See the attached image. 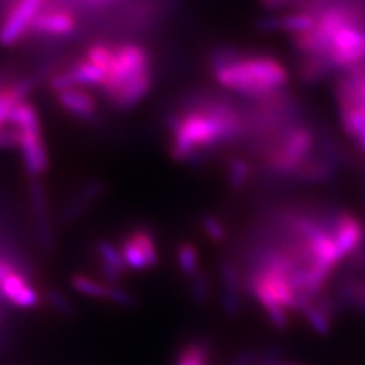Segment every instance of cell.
<instances>
[{
  "instance_id": "19",
  "label": "cell",
  "mask_w": 365,
  "mask_h": 365,
  "mask_svg": "<svg viewBox=\"0 0 365 365\" xmlns=\"http://www.w3.org/2000/svg\"><path fill=\"white\" fill-rule=\"evenodd\" d=\"M130 235L135 241V244L140 247L150 269L155 268L160 262V255H158L154 232H151L150 228L142 227V228H134L133 232H130Z\"/></svg>"
},
{
  "instance_id": "16",
  "label": "cell",
  "mask_w": 365,
  "mask_h": 365,
  "mask_svg": "<svg viewBox=\"0 0 365 365\" xmlns=\"http://www.w3.org/2000/svg\"><path fill=\"white\" fill-rule=\"evenodd\" d=\"M95 250L99 257V265L114 268L123 274L128 271V267L125 264L123 256H122L120 247H118L114 242L107 241V239H101V241L95 244Z\"/></svg>"
},
{
  "instance_id": "33",
  "label": "cell",
  "mask_w": 365,
  "mask_h": 365,
  "mask_svg": "<svg viewBox=\"0 0 365 365\" xmlns=\"http://www.w3.org/2000/svg\"><path fill=\"white\" fill-rule=\"evenodd\" d=\"M276 365H292V364H284V362H279V364H276Z\"/></svg>"
},
{
  "instance_id": "32",
  "label": "cell",
  "mask_w": 365,
  "mask_h": 365,
  "mask_svg": "<svg viewBox=\"0 0 365 365\" xmlns=\"http://www.w3.org/2000/svg\"><path fill=\"white\" fill-rule=\"evenodd\" d=\"M87 2L91 5H106V4L113 2V0H87Z\"/></svg>"
},
{
  "instance_id": "30",
  "label": "cell",
  "mask_w": 365,
  "mask_h": 365,
  "mask_svg": "<svg viewBox=\"0 0 365 365\" xmlns=\"http://www.w3.org/2000/svg\"><path fill=\"white\" fill-rule=\"evenodd\" d=\"M13 271H16V269H14L13 265L9 264L8 260L0 259V284H2V282H4Z\"/></svg>"
},
{
  "instance_id": "22",
  "label": "cell",
  "mask_w": 365,
  "mask_h": 365,
  "mask_svg": "<svg viewBox=\"0 0 365 365\" xmlns=\"http://www.w3.org/2000/svg\"><path fill=\"white\" fill-rule=\"evenodd\" d=\"M119 247H120L123 260H125V264H127L128 269H133V271H146V269H150V267H148V262H146V259H145V256L142 253L140 247L135 244V241L131 237L130 233L122 239Z\"/></svg>"
},
{
  "instance_id": "23",
  "label": "cell",
  "mask_w": 365,
  "mask_h": 365,
  "mask_svg": "<svg viewBox=\"0 0 365 365\" xmlns=\"http://www.w3.org/2000/svg\"><path fill=\"white\" fill-rule=\"evenodd\" d=\"M250 174H251L250 165L245 162L244 158L235 157L230 160V162H228L227 182L232 190L237 192V190L244 189V186L247 185V181L250 178Z\"/></svg>"
},
{
  "instance_id": "6",
  "label": "cell",
  "mask_w": 365,
  "mask_h": 365,
  "mask_svg": "<svg viewBox=\"0 0 365 365\" xmlns=\"http://www.w3.org/2000/svg\"><path fill=\"white\" fill-rule=\"evenodd\" d=\"M44 6L46 0H16L0 25V44L8 48L20 41Z\"/></svg>"
},
{
  "instance_id": "27",
  "label": "cell",
  "mask_w": 365,
  "mask_h": 365,
  "mask_svg": "<svg viewBox=\"0 0 365 365\" xmlns=\"http://www.w3.org/2000/svg\"><path fill=\"white\" fill-rule=\"evenodd\" d=\"M46 300H48V303L51 304L52 309L58 312L60 315H64V317L75 315V306H73V303L61 291H58V289H49L48 294H46Z\"/></svg>"
},
{
  "instance_id": "8",
  "label": "cell",
  "mask_w": 365,
  "mask_h": 365,
  "mask_svg": "<svg viewBox=\"0 0 365 365\" xmlns=\"http://www.w3.org/2000/svg\"><path fill=\"white\" fill-rule=\"evenodd\" d=\"M17 148L21 153L23 165L28 175L38 178L49 169L48 148L43 140L41 131H17Z\"/></svg>"
},
{
  "instance_id": "29",
  "label": "cell",
  "mask_w": 365,
  "mask_h": 365,
  "mask_svg": "<svg viewBox=\"0 0 365 365\" xmlns=\"http://www.w3.org/2000/svg\"><path fill=\"white\" fill-rule=\"evenodd\" d=\"M262 351L259 350H244L241 353H237L230 361H228L227 365H259Z\"/></svg>"
},
{
  "instance_id": "4",
  "label": "cell",
  "mask_w": 365,
  "mask_h": 365,
  "mask_svg": "<svg viewBox=\"0 0 365 365\" xmlns=\"http://www.w3.org/2000/svg\"><path fill=\"white\" fill-rule=\"evenodd\" d=\"M314 148L315 135L312 130L303 125L291 128L267 150L264 158L267 173L282 178H297L312 160Z\"/></svg>"
},
{
  "instance_id": "26",
  "label": "cell",
  "mask_w": 365,
  "mask_h": 365,
  "mask_svg": "<svg viewBox=\"0 0 365 365\" xmlns=\"http://www.w3.org/2000/svg\"><path fill=\"white\" fill-rule=\"evenodd\" d=\"M201 228L202 232L207 235V237L210 239V241L216 242V244H221L225 241V236H227V230L224 224L221 222V220L216 218L215 215H202L201 216Z\"/></svg>"
},
{
  "instance_id": "10",
  "label": "cell",
  "mask_w": 365,
  "mask_h": 365,
  "mask_svg": "<svg viewBox=\"0 0 365 365\" xmlns=\"http://www.w3.org/2000/svg\"><path fill=\"white\" fill-rule=\"evenodd\" d=\"M76 29L73 13L64 8H43L29 32L41 37H67Z\"/></svg>"
},
{
  "instance_id": "28",
  "label": "cell",
  "mask_w": 365,
  "mask_h": 365,
  "mask_svg": "<svg viewBox=\"0 0 365 365\" xmlns=\"http://www.w3.org/2000/svg\"><path fill=\"white\" fill-rule=\"evenodd\" d=\"M107 302H111L113 304H118L120 307H134L135 297L128 289L122 288L120 284H108Z\"/></svg>"
},
{
  "instance_id": "7",
  "label": "cell",
  "mask_w": 365,
  "mask_h": 365,
  "mask_svg": "<svg viewBox=\"0 0 365 365\" xmlns=\"http://www.w3.org/2000/svg\"><path fill=\"white\" fill-rule=\"evenodd\" d=\"M336 99L342 128L356 142L359 150L365 155V108L351 96L349 88L342 81H339L336 87Z\"/></svg>"
},
{
  "instance_id": "34",
  "label": "cell",
  "mask_w": 365,
  "mask_h": 365,
  "mask_svg": "<svg viewBox=\"0 0 365 365\" xmlns=\"http://www.w3.org/2000/svg\"><path fill=\"white\" fill-rule=\"evenodd\" d=\"M0 134H2V131H0Z\"/></svg>"
},
{
  "instance_id": "3",
  "label": "cell",
  "mask_w": 365,
  "mask_h": 365,
  "mask_svg": "<svg viewBox=\"0 0 365 365\" xmlns=\"http://www.w3.org/2000/svg\"><path fill=\"white\" fill-rule=\"evenodd\" d=\"M151 86V58L148 51L135 43L114 46L106 81L101 87L111 106L130 110L146 98Z\"/></svg>"
},
{
  "instance_id": "13",
  "label": "cell",
  "mask_w": 365,
  "mask_h": 365,
  "mask_svg": "<svg viewBox=\"0 0 365 365\" xmlns=\"http://www.w3.org/2000/svg\"><path fill=\"white\" fill-rule=\"evenodd\" d=\"M104 193V185L101 181H90L87 185L76 193L71 201L66 204V207L60 216V221L63 224H72L88 210V207L93 205L98 198Z\"/></svg>"
},
{
  "instance_id": "14",
  "label": "cell",
  "mask_w": 365,
  "mask_h": 365,
  "mask_svg": "<svg viewBox=\"0 0 365 365\" xmlns=\"http://www.w3.org/2000/svg\"><path fill=\"white\" fill-rule=\"evenodd\" d=\"M212 347L207 341H189L178 351L174 365H215Z\"/></svg>"
},
{
  "instance_id": "24",
  "label": "cell",
  "mask_w": 365,
  "mask_h": 365,
  "mask_svg": "<svg viewBox=\"0 0 365 365\" xmlns=\"http://www.w3.org/2000/svg\"><path fill=\"white\" fill-rule=\"evenodd\" d=\"M113 44H107V43H95L88 46L84 53V58L95 64L96 67H99L101 71H104V73L107 72V68L110 66V61L113 58Z\"/></svg>"
},
{
  "instance_id": "25",
  "label": "cell",
  "mask_w": 365,
  "mask_h": 365,
  "mask_svg": "<svg viewBox=\"0 0 365 365\" xmlns=\"http://www.w3.org/2000/svg\"><path fill=\"white\" fill-rule=\"evenodd\" d=\"M189 292L197 304H205L210 299V280L202 269L189 279Z\"/></svg>"
},
{
  "instance_id": "5",
  "label": "cell",
  "mask_w": 365,
  "mask_h": 365,
  "mask_svg": "<svg viewBox=\"0 0 365 365\" xmlns=\"http://www.w3.org/2000/svg\"><path fill=\"white\" fill-rule=\"evenodd\" d=\"M365 61V26L351 21L342 26L330 38L324 55L327 67L355 68Z\"/></svg>"
},
{
  "instance_id": "15",
  "label": "cell",
  "mask_w": 365,
  "mask_h": 365,
  "mask_svg": "<svg viewBox=\"0 0 365 365\" xmlns=\"http://www.w3.org/2000/svg\"><path fill=\"white\" fill-rule=\"evenodd\" d=\"M315 16L309 13H295V14H288L284 17H277V19H269L267 20V28L268 29H283L292 32V36L295 34H302L304 31H309L314 26Z\"/></svg>"
},
{
  "instance_id": "9",
  "label": "cell",
  "mask_w": 365,
  "mask_h": 365,
  "mask_svg": "<svg viewBox=\"0 0 365 365\" xmlns=\"http://www.w3.org/2000/svg\"><path fill=\"white\" fill-rule=\"evenodd\" d=\"M332 239L339 260H346L365 241L364 224L350 212H341Z\"/></svg>"
},
{
  "instance_id": "31",
  "label": "cell",
  "mask_w": 365,
  "mask_h": 365,
  "mask_svg": "<svg viewBox=\"0 0 365 365\" xmlns=\"http://www.w3.org/2000/svg\"><path fill=\"white\" fill-rule=\"evenodd\" d=\"M264 2L268 5V6H280L283 4L289 2V0H264Z\"/></svg>"
},
{
  "instance_id": "2",
  "label": "cell",
  "mask_w": 365,
  "mask_h": 365,
  "mask_svg": "<svg viewBox=\"0 0 365 365\" xmlns=\"http://www.w3.org/2000/svg\"><path fill=\"white\" fill-rule=\"evenodd\" d=\"M212 72L220 86L248 98H268L289 79L287 67L264 53L218 51L212 58Z\"/></svg>"
},
{
  "instance_id": "17",
  "label": "cell",
  "mask_w": 365,
  "mask_h": 365,
  "mask_svg": "<svg viewBox=\"0 0 365 365\" xmlns=\"http://www.w3.org/2000/svg\"><path fill=\"white\" fill-rule=\"evenodd\" d=\"M29 200H31V209L34 215V221L36 225L40 224H49V209H48V197L38 178L31 180L29 186Z\"/></svg>"
},
{
  "instance_id": "11",
  "label": "cell",
  "mask_w": 365,
  "mask_h": 365,
  "mask_svg": "<svg viewBox=\"0 0 365 365\" xmlns=\"http://www.w3.org/2000/svg\"><path fill=\"white\" fill-rule=\"evenodd\" d=\"M55 96L60 107L68 114H72V116L76 119L90 120L96 116L98 101L93 95L88 93V91L84 88H79V87L67 88V90L58 91V93H55Z\"/></svg>"
},
{
  "instance_id": "21",
  "label": "cell",
  "mask_w": 365,
  "mask_h": 365,
  "mask_svg": "<svg viewBox=\"0 0 365 365\" xmlns=\"http://www.w3.org/2000/svg\"><path fill=\"white\" fill-rule=\"evenodd\" d=\"M300 315L304 317L307 324L319 335H327L330 332V329H332V323L335 319L334 315H330L329 312L322 309V307L315 303V300H312L311 304H307Z\"/></svg>"
},
{
  "instance_id": "18",
  "label": "cell",
  "mask_w": 365,
  "mask_h": 365,
  "mask_svg": "<svg viewBox=\"0 0 365 365\" xmlns=\"http://www.w3.org/2000/svg\"><path fill=\"white\" fill-rule=\"evenodd\" d=\"M71 284L76 292L88 297V299L107 300L108 283L99 282L93 277L86 276V274H73L71 279Z\"/></svg>"
},
{
  "instance_id": "1",
  "label": "cell",
  "mask_w": 365,
  "mask_h": 365,
  "mask_svg": "<svg viewBox=\"0 0 365 365\" xmlns=\"http://www.w3.org/2000/svg\"><path fill=\"white\" fill-rule=\"evenodd\" d=\"M168 128L173 158L197 163L215 148L235 140L242 119L232 107L207 101L170 114Z\"/></svg>"
},
{
  "instance_id": "20",
  "label": "cell",
  "mask_w": 365,
  "mask_h": 365,
  "mask_svg": "<svg viewBox=\"0 0 365 365\" xmlns=\"http://www.w3.org/2000/svg\"><path fill=\"white\" fill-rule=\"evenodd\" d=\"M177 265L185 277L190 279L201 269L200 251L195 244L181 242L177 248Z\"/></svg>"
},
{
  "instance_id": "12",
  "label": "cell",
  "mask_w": 365,
  "mask_h": 365,
  "mask_svg": "<svg viewBox=\"0 0 365 365\" xmlns=\"http://www.w3.org/2000/svg\"><path fill=\"white\" fill-rule=\"evenodd\" d=\"M0 294H2L8 302L19 307H25V309L37 307L41 302L37 289L17 271L11 272L2 282V284H0Z\"/></svg>"
}]
</instances>
